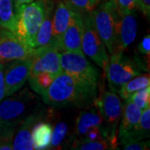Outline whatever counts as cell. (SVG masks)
Here are the masks:
<instances>
[{
    "label": "cell",
    "mask_w": 150,
    "mask_h": 150,
    "mask_svg": "<svg viewBox=\"0 0 150 150\" xmlns=\"http://www.w3.org/2000/svg\"><path fill=\"white\" fill-rule=\"evenodd\" d=\"M30 66L31 62L28 58L14 60L8 63L6 68L4 67L5 97L10 96L17 91H19L23 87L29 75Z\"/></svg>",
    "instance_id": "11"
},
{
    "label": "cell",
    "mask_w": 150,
    "mask_h": 150,
    "mask_svg": "<svg viewBox=\"0 0 150 150\" xmlns=\"http://www.w3.org/2000/svg\"><path fill=\"white\" fill-rule=\"evenodd\" d=\"M120 14L133 13L137 8V0H116Z\"/></svg>",
    "instance_id": "28"
},
{
    "label": "cell",
    "mask_w": 150,
    "mask_h": 150,
    "mask_svg": "<svg viewBox=\"0 0 150 150\" xmlns=\"http://www.w3.org/2000/svg\"><path fill=\"white\" fill-rule=\"evenodd\" d=\"M69 127L64 122H59L53 129L52 138L48 149H60L68 134Z\"/></svg>",
    "instance_id": "24"
},
{
    "label": "cell",
    "mask_w": 150,
    "mask_h": 150,
    "mask_svg": "<svg viewBox=\"0 0 150 150\" xmlns=\"http://www.w3.org/2000/svg\"><path fill=\"white\" fill-rule=\"evenodd\" d=\"M124 105L122 110V120L118 129V138L131 131L139 123L142 109L134 104L129 98L124 99Z\"/></svg>",
    "instance_id": "17"
},
{
    "label": "cell",
    "mask_w": 150,
    "mask_h": 150,
    "mask_svg": "<svg viewBox=\"0 0 150 150\" xmlns=\"http://www.w3.org/2000/svg\"><path fill=\"white\" fill-rule=\"evenodd\" d=\"M14 1V5H18L22 4H26V3H30L34 0H13Z\"/></svg>",
    "instance_id": "33"
},
{
    "label": "cell",
    "mask_w": 150,
    "mask_h": 150,
    "mask_svg": "<svg viewBox=\"0 0 150 150\" xmlns=\"http://www.w3.org/2000/svg\"><path fill=\"white\" fill-rule=\"evenodd\" d=\"M104 138V134L103 127H92L87 131L85 135L82 139L79 140H85V141H95V140L102 139Z\"/></svg>",
    "instance_id": "29"
},
{
    "label": "cell",
    "mask_w": 150,
    "mask_h": 150,
    "mask_svg": "<svg viewBox=\"0 0 150 150\" xmlns=\"http://www.w3.org/2000/svg\"><path fill=\"white\" fill-rule=\"evenodd\" d=\"M97 1H98V2H99V1H101V0H97Z\"/></svg>",
    "instance_id": "34"
},
{
    "label": "cell",
    "mask_w": 150,
    "mask_h": 150,
    "mask_svg": "<svg viewBox=\"0 0 150 150\" xmlns=\"http://www.w3.org/2000/svg\"><path fill=\"white\" fill-rule=\"evenodd\" d=\"M83 21L82 51L99 68L106 72L108 64V54L98 34L92 13H81Z\"/></svg>",
    "instance_id": "6"
},
{
    "label": "cell",
    "mask_w": 150,
    "mask_h": 150,
    "mask_svg": "<svg viewBox=\"0 0 150 150\" xmlns=\"http://www.w3.org/2000/svg\"><path fill=\"white\" fill-rule=\"evenodd\" d=\"M73 12L74 11L71 10L63 1H60L56 7L54 16L52 17V25L53 36L55 40L57 48L59 46V39L69 25Z\"/></svg>",
    "instance_id": "16"
},
{
    "label": "cell",
    "mask_w": 150,
    "mask_h": 150,
    "mask_svg": "<svg viewBox=\"0 0 150 150\" xmlns=\"http://www.w3.org/2000/svg\"><path fill=\"white\" fill-rule=\"evenodd\" d=\"M98 34L110 54L118 52L121 14L116 0H102L92 11Z\"/></svg>",
    "instance_id": "3"
},
{
    "label": "cell",
    "mask_w": 150,
    "mask_h": 150,
    "mask_svg": "<svg viewBox=\"0 0 150 150\" xmlns=\"http://www.w3.org/2000/svg\"><path fill=\"white\" fill-rule=\"evenodd\" d=\"M82 15L79 13H76L74 11L69 27L67 28L61 38L59 39L58 46L59 52L82 51Z\"/></svg>",
    "instance_id": "12"
},
{
    "label": "cell",
    "mask_w": 150,
    "mask_h": 150,
    "mask_svg": "<svg viewBox=\"0 0 150 150\" xmlns=\"http://www.w3.org/2000/svg\"><path fill=\"white\" fill-rule=\"evenodd\" d=\"M148 86H150L149 74L139 75V76L138 75V76L133 78L132 79L128 81L122 87V88L120 89L118 93L122 97V98L126 99L132 93H134L136 91L140 90L142 88H144Z\"/></svg>",
    "instance_id": "21"
},
{
    "label": "cell",
    "mask_w": 150,
    "mask_h": 150,
    "mask_svg": "<svg viewBox=\"0 0 150 150\" xmlns=\"http://www.w3.org/2000/svg\"><path fill=\"white\" fill-rule=\"evenodd\" d=\"M47 9L44 0H34L15 5L16 29L14 34L29 48H33L36 34L45 18Z\"/></svg>",
    "instance_id": "4"
},
{
    "label": "cell",
    "mask_w": 150,
    "mask_h": 150,
    "mask_svg": "<svg viewBox=\"0 0 150 150\" xmlns=\"http://www.w3.org/2000/svg\"><path fill=\"white\" fill-rule=\"evenodd\" d=\"M97 83L66 72H60L42 95L43 102L53 107H87L96 99Z\"/></svg>",
    "instance_id": "1"
},
{
    "label": "cell",
    "mask_w": 150,
    "mask_h": 150,
    "mask_svg": "<svg viewBox=\"0 0 150 150\" xmlns=\"http://www.w3.org/2000/svg\"><path fill=\"white\" fill-rule=\"evenodd\" d=\"M4 67L5 65L0 63V102L5 98V83H4Z\"/></svg>",
    "instance_id": "32"
},
{
    "label": "cell",
    "mask_w": 150,
    "mask_h": 150,
    "mask_svg": "<svg viewBox=\"0 0 150 150\" xmlns=\"http://www.w3.org/2000/svg\"><path fill=\"white\" fill-rule=\"evenodd\" d=\"M137 8L148 19L150 16V0H137Z\"/></svg>",
    "instance_id": "31"
},
{
    "label": "cell",
    "mask_w": 150,
    "mask_h": 150,
    "mask_svg": "<svg viewBox=\"0 0 150 150\" xmlns=\"http://www.w3.org/2000/svg\"><path fill=\"white\" fill-rule=\"evenodd\" d=\"M97 0H65V4L76 13H91L98 4Z\"/></svg>",
    "instance_id": "25"
},
{
    "label": "cell",
    "mask_w": 150,
    "mask_h": 150,
    "mask_svg": "<svg viewBox=\"0 0 150 150\" xmlns=\"http://www.w3.org/2000/svg\"><path fill=\"white\" fill-rule=\"evenodd\" d=\"M60 64L62 71L98 84L99 71L87 60L85 54L82 51L61 52Z\"/></svg>",
    "instance_id": "8"
},
{
    "label": "cell",
    "mask_w": 150,
    "mask_h": 150,
    "mask_svg": "<svg viewBox=\"0 0 150 150\" xmlns=\"http://www.w3.org/2000/svg\"><path fill=\"white\" fill-rule=\"evenodd\" d=\"M94 104L102 116L103 122L106 123L108 139L113 146L117 147V126L122 115V103L117 93L104 91L98 98H96Z\"/></svg>",
    "instance_id": "7"
},
{
    "label": "cell",
    "mask_w": 150,
    "mask_h": 150,
    "mask_svg": "<svg viewBox=\"0 0 150 150\" xmlns=\"http://www.w3.org/2000/svg\"><path fill=\"white\" fill-rule=\"evenodd\" d=\"M0 102V137L12 139L28 115L38 110V99L28 89L17 91Z\"/></svg>",
    "instance_id": "2"
},
{
    "label": "cell",
    "mask_w": 150,
    "mask_h": 150,
    "mask_svg": "<svg viewBox=\"0 0 150 150\" xmlns=\"http://www.w3.org/2000/svg\"><path fill=\"white\" fill-rule=\"evenodd\" d=\"M33 48L21 42L13 32L0 27V63L4 65L14 60L28 59Z\"/></svg>",
    "instance_id": "10"
},
{
    "label": "cell",
    "mask_w": 150,
    "mask_h": 150,
    "mask_svg": "<svg viewBox=\"0 0 150 150\" xmlns=\"http://www.w3.org/2000/svg\"><path fill=\"white\" fill-rule=\"evenodd\" d=\"M0 27L15 33L16 16L13 0H0Z\"/></svg>",
    "instance_id": "20"
},
{
    "label": "cell",
    "mask_w": 150,
    "mask_h": 150,
    "mask_svg": "<svg viewBox=\"0 0 150 150\" xmlns=\"http://www.w3.org/2000/svg\"><path fill=\"white\" fill-rule=\"evenodd\" d=\"M72 149L79 150H106L114 149L115 147L110 140L102 139L95 141L76 140L72 146Z\"/></svg>",
    "instance_id": "23"
},
{
    "label": "cell",
    "mask_w": 150,
    "mask_h": 150,
    "mask_svg": "<svg viewBox=\"0 0 150 150\" xmlns=\"http://www.w3.org/2000/svg\"><path fill=\"white\" fill-rule=\"evenodd\" d=\"M123 149L125 150H147L149 149V141L130 140L121 143Z\"/></svg>",
    "instance_id": "27"
},
{
    "label": "cell",
    "mask_w": 150,
    "mask_h": 150,
    "mask_svg": "<svg viewBox=\"0 0 150 150\" xmlns=\"http://www.w3.org/2000/svg\"><path fill=\"white\" fill-rule=\"evenodd\" d=\"M134 104H136L140 109H144L150 106V86H148L144 88L136 91L129 98Z\"/></svg>",
    "instance_id": "26"
},
{
    "label": "cell",
    "mask_w": 150,
    "mask_h": 150,
    "mask_svg": "<svg viewBox=\"0 0 150 150\" xmlns=\"http://www.w3.org/2000/svg\"><path fill=\"white\" fill-rule=\"evenodd\" d=\"M53 127L49 123L39 121L33 126L32 140L34 149H48L52 138Z\"/></svg>",
    "instance_id": "19"
},
{
    "label": "cell",
    "mask_w": 150,
    "mask_h": 150,
    "mask_svg": "<svg viewBox=\"0 0 150 150\" xmlns=\"http://www.w3.org/2000/svg\"><path fill=\"white\" fill-rule=\"evenodd\" d=\"M142 68L141 64L125 56L123 52L111 54L105 72L109 89L118 93L128 81L140 74Z\"/></svg>",
    "instance_id": "5"
},
{
    "label": "cell",
    "mask_w": 150,
    "mask_h": 150,
    "mask_svg": "<svg viewBox=\"0 0 150 150\" xmlns=\"http://www.w3.org/2000/svg\"><path fill=\"white\" fill-rule=\"evenodd\" d=\"M43 112L41 110H36L28 115L27 118L17 129L13 137V150L34 149L32 140V131L35 123L41 121Z\"/></svg>",
    "instance_id": "13"
},
{
    "label": "cell",
    "mask_w": 150,
    "mask_h": 150,
    "mask_svg": "<svg viewBox=\"0 0 150 150\" xmlns=\"http://www.w3.org/2000/svg\"><path fill=\"white\" fill-rule=\"evenodd\" d=\"M54 77L53 74L43 73L35 76H28V81L33 90L42 96L52 83Z\"/></svg>",
    "instance_id": "22"
},
{
    "label": "cell",
    "mask_w": 150,
    "mask_h": 150,
    "mask_svg": "<svg viewBox=\"0 0 150 150\" xmlns=\"http://www.w3.org/2000/svg\"><path fill=\"white\" fill-rule=\"evenodd\" d=\"M41 47H54L56 48V43L53 36V25L51 12L47 9L45 18L43 19L41 26L38 30L36 38L34 40L33 48Z\"/></svg>",
    "instance_id": "18"
},
{
    "label": "cell",
    "mask_w": 150,
    "mask_h": 150,
    "mask_svg": "<svg viewBox=\"0 0 150 150\" xmlns=\"http://www.w3.org/2000/svg\"><path fill=\"white\" fill-rule=\"evenodd\" d=\"M139 52L144 55H149L150 54V35L148 34L144 37L138 46Z\"/></svg>",
    "instance_id": "30"
},
{
    "label": "cell",
    "mask_w": 150,
    "mask_h": 150,
    "mask_svg": "<svg viewBox=\"0 0 150 150\" xmlns=\"http://www.w3.org/2000/svg\"><path fill=\"white\" fill-rule=\"evenodd\" d=\"M137 20L134 12L121 15L118 40V52H123L133 43L137 35Z\"/></svg>",
    "instance_id": "14"
},
{
    "label": "cell",
    "mask_w": 150,
    "mask_h": 150,
    "mask_svg": "<svg viewBox=\"0 0 150 150\" xmlns=\"http://www.w3.org/2000/svg\"><path fill=\"white\" fill-rule=\"evenodd\" d=\"M103 123V119L94 104L93 108L82 111L78 116L75 123V134L79 139H82L90 128L102 127Z\"/></svg>",
    "instance_id": "15"
},
{
    "label": "cell",
    "mask_w": 150,
    "mask_h": 150,
    "mask_svg": "<svg viewBox=\"0 0 150 150\" xmlns=\"http://www.w3.org/2000/svg\"><path fill=\"white\" fill-rule=\"evenodd\" d=\"M31 62L28 76L47 73L54 76L62 72L60 52L54 47L33 48L28 57Z\"/></svg>",
    "instance_id": "9"
}]
</instances>
